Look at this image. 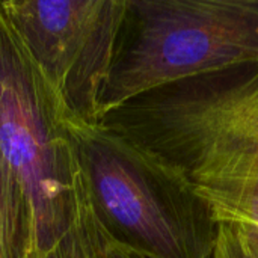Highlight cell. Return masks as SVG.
<instances>
[{
	"instance_id": "cell-3",
	"label": "cell",
	"mask_w": 258,
	"mask_h": 258,
	"mask_svg": "<svg viewBox=\"0 0 258 258\" xmlns=\"http://www.w3.org/2000/svg\"><path fill=\"white\" fill-rule=\"evenodd\" d=\"M91 210L104 237L144 258H213L210 206L150 154L98 125H71Z\"/></svg>"
},
{
	"instance_id": "cell-4",
	"label": "cell",
	"mask_w": 258,
	"mask_h": 258,
	"mask_svg": "<svg viewBox=\"0 0 258 258\" xmlns=\"http://www.w3.org/2000/svg\"><path fill=\"white\" fill-rule=\"evenodd\" d=\"M246 62H258V0H125L103 115L165 83Z\"/></svg>"
},
{
	"instance_id": "cell-7",
	"label": "cell",
	"mask_w": 258,
	"mask_h": 258,
	"mask_svg": "<svg viewBox=\"0 0 258 258\" xmlns=\"http://www.w3.org/2000/svg\"><path fill=\"white\" fill-rule=\"evenodd\" d=\"M0 258H32L18 207L0 168Z\"/></svg>"
},
{
	"instance_id": "cell-1",
	"label": "cell",
	"mask_w": 258,
	"mask_h": 258,
	"mask_svg": "<svg viewBox=\"0 0 258 258\" xmlns=\"http://www.w3.org/2000/svg\"><path fill=\"white\" fill-rule=\"evenodd\" d=\"M100 125L210 206L218 224L213 258H258V62L145 91L107 110Z\"/></svg>"
},
{
	"instance_id": "cell-8",
	"label": "cell",
	"mask_w": 258,
	"mask_h": 258,
	"mask_svg": "<svg viewBox=\"0 0 258 258\" xmlns=\"http://www.w3.org/2000/svg\"><path fill=\"white\" fill-rule=\"evenodd\" d=\"M106 258H144L122 246H118L106 239Z\"/></svg>"
},
{
	"instance_id": "cell-6",
	"label": "cell",
	"mask_w": 258,
	"mask_h": 258,
	"mask_svg": "<svg viewBox=\"0 0 258 258\" xmlns=\"http://www.w3.org/2000/svg\"><path fill=\"white\" fill-rule=\"evenodd\" d=\"M48 258H106V237L95 221L88 200L74 227Z\"/></svg>"
},
{
	"instance_id": "cell-5",
	"label": "cell",
	"mask_w": 258,
	"mask_h": 258,
	"mask_svg": "<svg viewBox=\"0 0 258 258\" xmlns=\"http://www.w3.org/2000/svg\"><path fill=\"white\" fill-rule=\"evenodd\" d=\"M0 9L71 125H98L125 0H6Z\"/></svg>"
},
{
	"instance_id": "cell-2",
	"label": "cell",
	"mask_w": 258,
	"mask_h": 258,
	"mask_svg": "<svg viewBox=\"0 0 258 258\" xmlns=\"http://www.w3.org/2000/svg\"><path fill=\"white\" fill-rule=\"evenodd\" d=\"M0 168L32 258H48L88 197L68 116L2 9Z\"/></svg>"
}]
</instances>
